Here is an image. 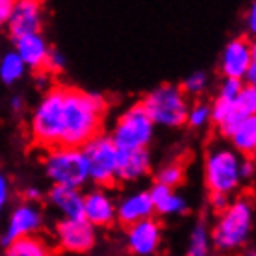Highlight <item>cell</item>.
<instances>
[{
	"instance_id": "cell-1",
	"label": "cell",
	"mask_w": 256,
	"mask_h": 256,
	"mask_svg": "<svg viewBox=\"0 0 256 256\" xmlns=\"http://www.w3.org/2000/svg\"><path fill=\"white\" fill-rule=\"evenodd\" d=\"M106 100L96 93L78 88L64 90V124L58 148L82 150L90 141L100 136Z\"/></svg>"
},
{
	"instance_id": "cell-2",
	"label": "cell",
	"mask_w": 256,
	"mask_h": 256,
	"mask_svg": "<svg viewBox=\"0 0 256 256\" xmlns=\"http://www.w3.org/2000/svg\"><path fill=\"white\" fill-rule=\"evenodd\" d=\"M141 106L152 124L182 126L188 122V104L184 93L173 84H162L160 88L150 91L143 98Z\"/></svg>"
},
{
	"instance_id": "cell-3",
	"label": "cell",
	"mask_w": 256,
	"mask_h": 256,
	"mask_svg": "<svg viewBox=\"0 0 256 256\" xmlns=\"http://www.w3.org/2000/svg\"><path fill=\"white\" fill-rule=\"evenodd\" d=\"M64 86H54L38 106L32 117V134L36 143L52 150L60 147L64 124Z\"/></svg>"
},
{
	"instance_id": "cell-4",
	"label": "cell",
	"mask_w": 256,
	"mask_h": 256,
	"mask_svg": "<svg viewBox=\"0 0 256 256\" xmlns=\"http://www.w3.org/2000/svg\"><path fill=\"white\" fill-rule=\"evenodd\" d=\"M252 223V204L247 198H240L221 214V221L214 228L212 240L219 250L238 249L247 242Z\"/></svg>"
},
{
	"instance_id": "cell-5",
	"label": "cell",
	"mask_w": 256,
	"mask_h": 256,
	"mask_svg": "<svg viewBox=\"0 0 256 256\" xmlns=\"http://www.w3.org/2000/svg\"><path fill=\"white\" fill-rule=\"evenodd\" d=\"M82 156L88 166V176L98 186H114L117 171V147L112 138L98 136L82 148Z\"/></svg>"
},
{
	"instance_id": "cell-6",
	"label": "cell",
	"mask_w": 256,
	"mask_h": 256,
	"mask_svg": "<svg viewBox=\"0 0 256 256\" xmlns=\"http://www.w3.org/2000/svg\"><path fill=\"white\" fill-rule=\"evenodd\" d=\"M152 121L148 119L141 102L134 104L126 114L117 121L112 141L119 150L128 148H147L148 141L152 138Z\"/></svg>"
},
{
	"instance_id": "cell-7",
	"label": "cell",
	"mask_w": 256,
	"mask_h": 256,
	"mask_svg": "<svg viewBox=\"0 0 256 256\" xmlns=\"http://www.w3.org/2000/svg\"><path fill=\"white\" fill-rule=\"evenodd\" d=\"M240 182V160L230 148L216 147L206 158V184L210 193L228 195Z\"/></svg>"
},
{
	"instance_id": "cell-8",
	"label": "cell",
	"mask_w": 256,
	"mask_h": 256,
	"mask_svg": "<svg viewBox=\"0 0 256 256\" xmlns=\"http://www.w3.org/2000/svg\"><path fill=\"white\" fill-rule=\"evenodd\" d=\"M46 173L56 186H65L76 190L90 178L88 166L82 150L76 148H54L46 158Z\"/></svg>"
},
{
	"instance_id": "cell-9",
	"label": "cell",
	"mask_w": 256,
	"mask_h": 256,
	"mask_svg": "<svg viewBox=\"0 0 256 256\" xmlns=\"http://www.w3.org/2000/svg\"><path fill=\"white\" fill-rule=\"evenodd\" d=\"M62 247L69 252H88L95 245V228L86 219H64L56 224Z\"/></svg>"
},
{
	"instance_id": "cell-10",
	"label": "cell",
	"mask_w": 256,
	"mask_h": 256,
	"mask_svg": "<svg viewBox=\"0 0 256 256\" xmlns=\"http://www.w3.org/2000/svg\"><path fill=\"white\" fill-rule=\"evenodd\" d=\"M256 58L254 45L247 38H238L228 43V46L223 52L221 60V70L226 78L242 80L249 69L250 62Z\"/></svg>"
},
{
	"instance_id": "cell-11",
	"label": "cell",
	"mask_w": 256,
	"mask_h": 256,
	"mask_svg": "<svg viewBox=\"0 0 256 256\" xmlns=\"http://www.w3.org/2000/svg\"><path fill=\"white\" fill-rule=\"evenodd\" d=\"M10 32L13 39H20L24 36L39 34L41 28V4L34 0L13 2L12 17H10Z\"/></svg>"
},
{
	"instance_id": "cell-12",
	"label": "cell",
	"mask_w": 256,
	"mask_h": 256,
	"mask_svg": "<svg viewBox=\"0 0 256 256\" xmlns=\"http://www.w3.org/2000/svg\"><path fill=\"white\" fill-rule=\"evenodd\" d=\"M160 245V224L152 218L128 226V247L136 254H152Z\"/></svg>"
},
{
	"instance_id": "cell-13",
	"label": "cell",
	"mask_w": 256,
	"mask_h": 256,
	"mask_svg": "<svg viewBox=\"0 0 256 256\" xmlns=\"http://www.w3.org/2000/svg\"><path fill=\"white\" fill-rule=\"evenodd\" d=\"M39 224H41V216L39 212L30 204H22L12 214L10 224H8V232L2 236V245H8L24 236H32L34 230H38Z\"/></svg>"
},
{
	"instance_id": "cell-14",
	"label": "cell",
	"mask_w": 256,
	"mask_h": 256,
	"mask_svg": "<svg viewBox=\"0 0 256 256\" xmlns=\"http://www.w3.org/2000/svg\"><path fill=\"white\" fill-rule=\"evenodd\" d=\"M116 210L114 204L100 190L91 192L84 197V219L91 226H108L114 223Z\"/></svg>"
},
{
	"instance_id": "cell-15",
	"label": "cell",
	"mask_w": 256,
	"mask_h": 256,
	"mask_svg": "<svg viewBox=\"0 0 256 256\" xmlns=\"http://www.w3.org/2000/svg\"><path fill=\"white\" fill-rule=\"evenodd\" d=\"M148 171V150L147 148H117V171L116 176L119 180L140 178Z\"/></svg>"
},
{
	"instance_id": "cell-16",
	"label": "cell",
	"mask_w": 256,
	"mask_h": 256,
	"mask_svg": "<svg viewBox=\"0 0 256 256\" xmlns=\"http://www.w3.org/2000/svg\"><path fill=\"white\" fill-rule=\"evenodd\" d=\"M154 214L152 200L148 193H136L132 197L124 198L117 210V219L122 226H132L143 219H148Z\"/></svg>"
},
{
	"instance_id": "cell-17",
	"label": "cell",
	"mask_w": 256,
	"mask_h": 256,
	"mask_svg": "<svg viewBox=\"0 0 256 256\" xmlns=\"http://www.w3.org/2000/svg\"><path fill=\"white\" fill-rule=\"evenodd\" d=\"M15 45H17V56L22 60V64L30 65L32 69L43 70L45 60L48 56V46L39 34L15 39Z\"/></svg>"
},
{
	"instance_id": "cell-18",
	"label": "cell",
	"mask_w": 256,
	"mask_h": 256,
	"mask_svg": "<svg viewBox=\"0 0 256 256\" xmlns=\"http://www.w3.org/2000/svg\"><path fill=\"white\" fill-rule=\"evenodd\" d=\"M48 198L56 208L64 212L65 219H84V197L78 190L54 184L48 192Z\"/></svg>"
},
{
	"instance_id": "cell-19",
	"label": "cell",
	"mask_w": 256,
	"mask_h": 256,
	"mask_svg": "<svg viewBox=\"0 0 256 256\" xmlns=\"http://www.w3.org/2000/svg\"><path fill=\"white\" fill-rule=\"evenodd\" d=\"M148 197L152 200L154 210H158L160 214H184L188 210L184 198L162 184H154L152 190L148 192Z\"/></svg>"
},
{
	"instance_id": "cell-20",
	"label": "cell",
	"mask_w": 256,
	"mask_h": 256,
	"mask_svg": "<svg viewBox=\"0 0 256 256\" xmlns=\"http://www.w3.org/2000/svg\"><path fill=\"white\" fill-rule=\"evenodd\" d=\"M232 143L236 147L238 152H242L245 158L252 160L254 158V148H256V117L245 119L236 132L232 134Z\"/></svg>"
},
{
	"instance_id": "cell-21",
	"label": "cell",
	"mask_w": 256,
	"mask_h": 256,
	"mask_svg": "<svg viewBox=\"0 0 256 256\" xmlns=\"http://www.w3.org/2000/svg\"><path fill=\"white\" fill-rule=\"evenodd\" d=\"M4 256H54L48 245L36 236H24L15 240L6 247Z\"/></svg>"
},
{
	"instance_id": "cell-22",
	"label": "cell",
	"mask_w": 256,
	"mask_h": 256,
	"mask_svg": "<svg viewBox=\"0 0 256 256\" xmlns=\"http://www.w3.org/2000/svg\"><path fill=\"white\" fill-rule=\"evenodd\" d=\"M22 72H24L22 60L17 56V52H8L0 64V78L6 84H13L22 76Z\"/></svg>"
},
{
	"instance_id": "cell-23",
	"label": "cell",
	"mask_w": 256,
	"mask_h": 256,
	"mask_svg": "<svg viewBox=\"0 0 256 256\" xmlns=\"http://www.w3.org/2000/svg\"><path fill=\"white\" fill-rule=\"evenodd\" d=\"M182 182H184V167L180 164H169L156 174V184H162L169 190L180 186Z\"/></svg>"
},
{
	"instance_id": "cell-24",
	"label": "cell",
	"mask_w": 256,
	"mask_h": 256,
	"mask_svg": "<svg viewBox=\"0 0 256 256\" xmlns=\"http://www.w3.org/2000/svg\"><path fill=\"white\" fill-rule=\"evenodd\" d=\"M206 254H208V234H206L204 223L200 221L192 232L188 256H206Z\"/></svg>"
},
{
	"instance_id": "cell-25",
	"label": "cell",
	"mask_w": 256,
	"mask_h": 256,
	"mask_svg": "<svg viewBox=\"0 0 256 256\" xmlns=\"http://www.w3.org/2000/svg\"><path fill=\"white\" fill-rule=\"evenodd\" d=\"M204 86H206V74L197 70V72H193L192 76H188L184 80L180 91L182 93H190V95H197V93H200V91L204 90Z\"/></svg>"
},
{
	"instance_id": "cell-26",
	"label": "cell",
	"mask_w": 256,
	"mask_h": 256,
	"mask_svg": "<svg viewBox=\"0 0 256 256\" xmlns=\"http://www.w3.org/2000/svg\"><path fill=\"white\" fill-rule=\"evenodd\" d=\"M208 117H210V108L206 104H197L192 112H188V121L192 126H202Z\"/></svg>"
},
{
	"instance_id": "cell-27",
	"label": "cell",
	"mask_w": 256,
	"mask_h": 256,
	"mask_svg": "<svg viewBox=\"0 0 256 256\" xmlns=\"http://www.w3.org/2000/svg\"><path fill=\"white\" fill-rule=\"evenodd\" d=\"M242 82L240 80H232V78H226V82L223 84V88H221V98H224V100H230V102H234L238 98V95H240V91H242Z\"/></svg>"
},
{
	"instance_id": "cell-28",
	"label": "cell",
	"mask_w": 256,
	"mask_h": 256,
	"mask_svg": "<svg viewBox=\"0 0 256 256\" xmlns=\"http://www.w3.org/2000/svg\"><path fill=\"white\" fill-rule=\"evenodd\" d=\"M64 65H65V60H64V56H62L58 50H48V56H46V60H45L43 70L58 72V70L64 69Z\"/></svg>"
},
{
	"instance_id": "cell-29",
	"label": "cell",
	"mask_w": 256,
	"mask_h": 256,
	"mask_svg": "<svg viewBox=\"0 0 256 256\" xmlns=\"http://www.w3.org/2000/svg\"><path fill=\"white\" fill-rule=\"evenodd\" d=\"M210 202L212 206L219 212V214H223L226 208H228V197L226 195H219V193H210Z\"/></svg>"
},
{
	"instance_id": "cell-30",
	"label": "cell",
	"mask_w": 256,
	"mask_h": 256,
	"mask_svg": "<svg viewBox=\"0 0 256 256\" xmlns=\"http://www.w3.org/2000/svg\"><path fill=\"white\" fill-rule=\"evenodd\" d=\"M13 2L12 0H0V24H6L12 17Z\"/></svg>"
},
{
	"instance_id": "cell-31",
	"label": "cell",
	"mask_w": 256,
	"mask_h": 256,
	"mask_svg": "<svg viewBox=\"0 0 256 256\" xmlns=\"http://www.w3.org/2000/svg\"><path fill=\"white\" fill-rule=\"evenodd\" d=\"M252 173H254V164H252V160H247L242 164L240 162V178H247V176H252Z\"/></svg>"
},
{
	"instance_id": "cell-32",
	"label": "cell",
	"mask_w": 256,
	"mask_h": 256,
	"mask_svg": "<svg viewBox=\"0 0 256 256\" xmlns=\"http://www.w3.org/2000/svg\"><path fill=\"white\" fill-rule=\"evenodd\" d=\"M244 78H247V84H249V86H254V82H256V58L250 62L249 69H247V72H245Z\"/></svg>"
},
{
	"instance_id": "cell-33",
	"label": "cell",
	"mask_w": 256,
	"mask_h": 256,
	"mask_svg": "<svg viewBox=\"0 0 256 256\" xmlns=\"http://www.w3.org/2000/svg\"><path fill=\"white\" fill-rule=\"evenodd\" d=\"M8 198V184H6V178L0 174V212H2V206L6 202Z\"/></svg>"
},
{
	"instance_id": "cell-34",
	"label": "cell",
	"mask_w": 256,
	"mask_h": 256,
	"mask_svg": "<svg viewBox=\"0 0 256 256\" xmlns=\"http://www.w3.org/2000/svg\"><path fill=\"white\" fill-rule=\"evenodd\" d=\"M24 197L28 202H32V200H39L41 198V192L39 190H36V188H28L24 192Z\"/></svg>"
},
{
	"instance_id": "cell-35",
	"label": "cell",
	"mask_w": 256,
	"mask_h": 256,
	"mask_svg": "<svg viewBox=\"0 0 256 256\" xmlns=\"http://www.w3.org/2000/svg\"><path fill=\"white\" fill-rule=\"evenodd\" d=\"M249 28H250V32L254 34L256 30V6L252 4L249 10Z\"/></svg>"
},
{
	"instance_id": "cell-36",
	"label": "cell",
	"mask_w": 256,
	"mask_h": 256,
	"mask_svg": "<svg viewBox=\"0 0 256 256\" xmlns=\"http://www.w3.org/2000/svg\"><path fill=\"white\" fill-rule=\"evenodd\" d=\"M12 106H13V110H15V112H19V110L22 108V100H20L19 96H15V98H13V102H12Z\"/></svg>"
},
{
	"instance_id": "cell-37",
	"label": "cell",
	"mask_w": 256,
	"mask_h": 256,
	"mask_svg": "<svg viewBox=\"0 0 256 256\" xmlns=\"http://www.w3.org/2000/svg\"><path fill=\"white\" fill-rule=\"evenodd\" d=\"M245 256H254V252H249V254H245Z\"/></svg>"
}]
</instances>
